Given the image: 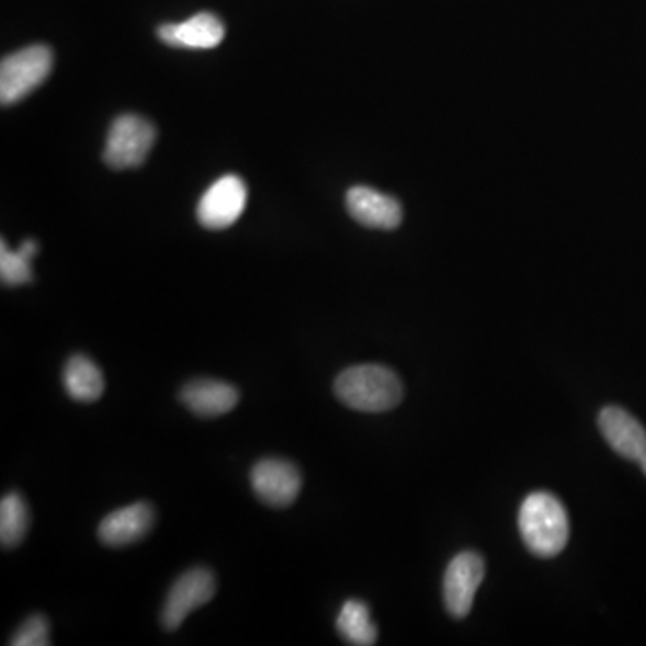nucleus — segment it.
Masks as SVG:
<instances>
[{"label":"nucleus","mask_w":646,"mask_h":646,"mask_svg":"<svg viewBox=\"0 0 646 646\" xmlns=\"http://www.w3.org/2000/svg\"><path fill=\"white\" fill-rule=\"evenodd\" d=\"M519 532L533 555L555 557L569 541L568 512L553 494H530L519 509Z\"/></svg>","instance_id":"obj_1"},{"label":"nucleus","mask_w":646,"mask_h":646,"mask_svg":"<svg viewBox=\"0 0 646 646\" xmlns=\"http://www.w3.org/2000/svg\"><path fill=\"white\" fill-rule=\"evenodd\" d=\"M335 394L352 410L381 413L399 405L405 388L388 366L355 365L338 375Z\"/></svg>","instance_id":"obj_2"},{"label":"nucleus","mask_w":646,"mask_h":646,"mask_svg":"<svg viewBox=\"0 0 646 646\" xmlns=\"http://www.w3.org/2000/svg\"><path fill=\"white\" fill-rule=\"evenodd\" d=\"M53 50L47 45H30L5 56L0 64V103L11 106L38 89L53 70Z\"/></svg>","instance_id":"obj_3"},{"label":"nucleus","mask_w":646,"mask_h":646,"mask_svg":"<svg viewBox=\"0 0 646 646\" xmlns=\"http://www.w3.org/2000/svg\"><path fill=\"white\" fill-rule=\"evenodd\" d=\"M155 137L157 132L148 118L134 114L121 115L110 126L104 162L114 169L137 168L154 148Z\"/></svg>","instance_id":"obj_4"},{"label":"nucleus","mask_w":646,"mask_h":646,"mask_svg":"<svg viewBox=\"0 0 646 646\" xmlns=\"http://www.w3.org/2000/svg\"><path fill=\"white\" fill-rule=\"evenodd\" d=\"M248 189L237 174H227L211 185L197 203V222L211 230L233 227L247 207Z\"/></svg>","instance_id":"obj_5"},{"label":"nucleus","mask_w":646,"mask_h":646,"mask_svg":"<svg viewBox=\"0 0 646 646\" xmlns=\"http://www.w3.org/2000/svg\"><path fill=\"white\" fill-rule=\"evenodd\" d=\"M214 592H216V578L211 569L193 568L183 573L163 603V628L177 631L191 612L213 600Z\"/></svg>","instance_id":"obj_6"},{"label":"nucleus","mask_w":646,"mask_h":646,"mask_svg":"<svg viewBox=\"0 0 646 646\" xmlns=\"http://www.w3.org/2000/svg\"><path fill=\"white\" fill-rule=\"evenodd\" d=\"M484 578L485 563L478 553L462 552L451 560L444 575V602L451 616L464 620L469 614Z\"/></svg>","instance_id":"obj_7"},{"label":"nucleus","mask_w":646,"mask_h":646,"mask_svg":"<svg viewBox=\"0 0 646 646\" xmlns=\"http://www.w3.org/2000/svg\"><path fill=\"white\" fill-rule=\"evenodd\" d=\"M250 479L257 498L273 509H286L295 503L302 489L301 471L287 460L264 458L257 462Z\"/></svg>","instance_id":"obj_8"},{"label":"nucleus","mask_w":646,"mask_h":646,"mask_svg":"<svg viewBox=\"0 0 646 646\" xmlns=\"http://www.w3.org/2000/svg\"><path fill=\"white\" fill-rule=\"evenodd\" d=\"M603 439L608 440L614 453L632 462H642L646 456V430L642 422L620 406L603 408L598 417Z\"/></svg>","instance_id":"obj_9"},{"label":"nucleus","mask_w":646,"mask_h":646,"mask_svg":"<svg viewBox=\"0 0 646 646\" xmlns=\"http://www.w3.org/2000/svg\"><path fill=\"white\" fill-rule=\"evenodd\" d=\"M347 208L363 227L394 230L403 222V208L395 197L358 185L347 193Z\"/></svg>","instance_id":"obj_10"},{"label":"nucleus","mask_w":646,"mask_h":646,"mask_svg":"<svg viewBox=\"0 0 646 646\" xmlns=\"http://www.w3.org/2000/svg\"><path fill=\"white\" fill-rule=\"evenodd\" d=\"M157 33L174 49H214L225 39V24L214 13H197L180 24L160 25Z\"/></svg>","instance_id":"obj_11"},{"label":"nucleus","mask_w":646,"mask_h":646,"mask_svg":"<svg viewBox=\"0 0 646 646\" xmlns=\"http://www.w3.org/2000/svg\"><path fill=\"white\" fill-rule=\"evenodd\" d=\"M154 507L148 503H134L109 513L99 524L101 543L112 548H121L137 543L154 529Z\"/></svg>","instance_id":"obj_12"},{"label":"nucleus","mask_w":646,"mask_h":646,"mask_svg":"<svg viewBox=\"0 0 646 646\" xmlns=\"http://www.w3.org/2000/svg\"><path fill=\"white\" fill-rule=\"evenodd\" d=\"M180 400L197 417H219L236 408L239 392L225 381L194 379L183 386Z\"/></svg>","instance_id":"obj_13"},{"label":"nucleus","mask_w":646,"mask_h":646,"mask_svg":"<svg viewBox=\"0 0 646 646\" xmlns=\"http://www.w3.org/2000/svg\"><path fill=\"white\" fill-rule=\"evenodd\" d=\"M64 386L70 399L94 403L104 392L103 372L87 355H72L64 369Z\"/></svg>","instance_id":"obj_14"},{"label":"nucleus","mask_w":646,"mask_h":646,"mask_svg":"<svg viewBox=\"0 0 646 646\" xmlns=\"http://www.w3.org/2000/svg\"><path fill=\"white\" fill-rule=\"evenodd\" d=\"M336 631L351 645L371 646L377 642V627L371 620V609L360 600L343 603L336 617Z\"/></svg>","instance_id":"obj_15"},{"label":"nucleus","mask_w":646,"mask_h":646,"mask_svg":"<svg viewBox=\"0 0 646 646\" xmlns=\"http://www.w3.org/2000/svg\"><path fill=\"white\" fill-rule=\"evenodd\" d=\"M30 529V510L19 492L5 494L0 501V543L2 548L13 549L24 541Z\"/></svg>","instance_id":"obj_16"},{"label":"nucleus","mask_w":646,"mask_h":646,"mask_svg":"<svg viewBox=\"0 0 646 646\" xmlns=\"http://www.w3.org/2000/svg\"><path fill=\"white\" fill-rule=\"evenodd\" d=\"M38 253V242L33 239L20 245L19 250H11L5 241L0 245V276L5 286H22L33 281L31 261Z\"/></svg>","instance_id":"obj_17"},{"label":"nucleus","mask_w":646,"mask_h":646,"mask_svg":"<svg viewBox=\"0 0 646 646\" xmlns=\"http://www.w3.org/2000/svg\"><path fill=\"white\" fill-rule=\"evenodd\" d=\"M11 646H47L50 645L49 622L42 614L27 617L19 631L13 634Z\"/></svg>","instance_id":"obj_18"},{"label":"nucleus","mask_w":646,"mask_h":646,"mask_svg":"<svg viewBox=\"0 0 646 646\" xmlns=\"http://www.w3.org/2000/svg\"><path fill=\"white\" fill-rule=\"evenodd\" d=\"M639 467H642L643 473L646 474V456L639 462Z\"/></svg>","instance_id":"obj_19"}]
</instances>
